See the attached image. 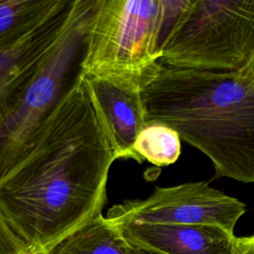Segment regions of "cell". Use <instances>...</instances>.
I'll return each mask as SVG.
<instances>
[{
	"label": "cell",
	"mask_w": 254,
	"mask_h": 254,
	"mask_svg": "<svg viewBox=\"0 0 254 254\" xmlns=\"http://www.w3.org/2000/svg\"><path fill=\"white\" fill-rule=\"evenodd\" d=\"M116 160L80 73L0 179V211L31 254L102 214Z\"/></svg>",
	"instance_id": "obj_1"
},
{
	"label": "cell",
	"mask_w": 254,
	"mask_h": 254,
	"mask_svg": "<svg viewBox=\"0 0 254 254\" xmlns=\"http://www.w3.org/2000/svg\"><path fill=\"white\" fill-rule=\"evenodd\" d=\"M146 123H163L212 163L216 178L254 183V82L237 71L162 65L142 88Z\"/></svg>",
	"instance_id": "obj_2"
},
{
	"label": "cell",
	"mask_w": 254,
	"mask_h": 254,
	"mask_svg": "<svg viewBox=\"0 0 254 254\" xmlns=\"http://www.w3.org/2000/svg\"><path fill=\"white\" fill-rule=\"evenodd\" d=\"M164 0H98L81 74L141 89L161 66Z\"/></svg>",
	"instance_id": "obj_3"
},
{
	"label": "cell",
	"mask_w": 254,
	"mask_h": 254,
	"mask_svg": "<svg viewBox=\"0 0 254 254\" xmlns=\"http://www.w3.org/2000/svg\"><path fill=\"white\" fill-rule=\"evenodd\" d=\"M98 0H75L55 47L15 104L0 117V179L19 160L58 102L81 73Z\"/></svg>",
	"instance_id": "obj_4"
},
{
	"label": "cell",
	"mask_w": 254,
	"mask_h": 254,
	"mask_svg": "<svg viewBox=\"0 0 254 254\" xmlns=\"http://www.w3.org/2000/svg\"><path fill=\"white\" fill-rule=\"evenodd\" d=\"M254 54V0H190L166 39L162 65L240 70Z\"/></svg>",
	"instance_id": "obj_5"
},
{
	"label": "cell",
	"mask_w": 254,
	"mask_h": 254,
	"mask_svg": "<svg viewBox=\"0 0 254 254\" xmlns=\"http://www.w3.org/2000/svg\"><path fill=\"white\" fill-rule=\"evenodd\" d=\"M239 199L208 186L206 182L156 187L143 199H128L109 208L106 218L115 226L124 224H178L215 226L234 234L245 213Z\"/></svg>",
	"instance_id": "obj_6"
},
{
	"label": "cell",
	"mask_w": 254,
	"mask_h": 254,
	"mask_svg": "<svg viewBox=\"0 0 254 254\" xmlns=\"http://www.w3.org/2000/svg\"><path fill=\"white\" fill-rule=\"evenodd\" d=\"M75 0H58L47 13L0 38V117L15 104L63 34Z\"/></svg>",
	"instance_id": "obj_7"
},
{
	"label": "cell",
	"mask_w": 254,
	"mask_h": 254,
	"mask_svg": "<svg viewBox=\"0 0 254 254\" xmlns=\"http://www.w3.org/2000/svg\"><path fill=\"white\" fill-rule=\"evenodd\" d=\"M116 159L142 163L134 151L135 141L146 126L141 89L84 76Z\"/></svg>",
	"instance_id": "obj_8"
},
{
	"label": "cell",
	"mask_w": 254,
	"mask_h": 254,
	"mask_svg": "<svg viewBox=\"0 0 254 254\" xmlns=\"http://www.w3.org/2000/svg\"><path fill=\"white\" fill-rule=\"evenodd\" d=\"M116 227L128 245L156 254H231L235 237L221 228L206 225L124 224Z\"/></svg>",
	"instance_id": "obj_9"
},
{
	"label": "cell",
	"mask_w": 254,
	"mask_h": 254,
	"mask_svg": "<svg viewBox=\"0 0 254 254\" xmlns=\"http://www.w3.org/2000/svg\"><path fill=\"white\" fill-rule=\"evenodd\" d=\"M45 254H129V245L118 228L100 214Z\"/></svg>",
	"instance_id": "obj_10"
},
{
	"label": "cell",
	"mask_w": 254,
	"mask_h": 254,
	"mask_svg": "<svg viewBox=\"0 0 254 254\" xmlns=\"http://www.w3.org/2000/svg\"><path fill=\"white\" fill-rule=\"evenodd\" d=\"M182 150L177 131L163 123H148L139 133L134 151L141 162L144 160L157 167L174 164Z\"/></svg>",
	"instance_id": "obj_11"
},
{
	"label": "cell",
	"mask_w": 254,
	"mask_h": 254,
	"mask_svg": "<svg viewBox=\"0 0 254 254\" xmlns=\"http://www.w3.org/2000/svg\"><path fill=\"white\" fill-rule=\"evenodd\" d=\"M58 0H0V38L38 19Z\"/></svg>",
	"instance_id": "obj_12"
},
{
	"label": "cell",
	"mask_w": 254,
	"mask_h": 254,
	"mask_svg": "<svg viewBox=\"0 0 254 254\" xmlns=\"http://www.w3.org/2000/svg\"><path fill=\"white\" fill-rule=\"evenodd\" d=\"M0 254H31L24 242L14 233L0 211Z\"/></svg>",
	"instance_id": "obj_13"
},
{
	"label": "cell",
	"mask_w": 254,
	"mask_h": 254,
	"mask_svg": "<svg viewBox=\"0 0 254 254\" xmlns=\"http://www.w3.org/2000/svg\"><path fill=\"white\" fill-rule=\"evenodd\" d=\"M231 254H254V234L234 237Z\"/></svg>",
	"instance_id": "obj_14"
},
{
	"label": "cell",
	"mask_w": 254,
	"mask_h": 254,
	"mask_svg": "<svg viewBox=\"0 0 254 254\" xmlns=\"http://www.w3.org/2000/svg\"><path fill=\"white\" fill-rule=\"evenodd\" d=\"M237 72L241 77L254 82V54L252 55L249 62Z\"/></svg>",
	"instance_id": "obj_15"
},
{
	"label": "cell",
	"mask_w": 254,
	"mask_h": 254,
	"mask_svg": "<svg viewBox=\"0 0 254 254\" xmlns=\"http://www.w3.org/2000/svg\"><path fill=\"white\" fill-rule=\"evenodd\" d=\"M129 254H156V253H153V252H150V251H147V250L140 249V248L133 247V246L129 245Z\"/></svg>",
	"instance_id": "obj_16"
}]
</instances>
